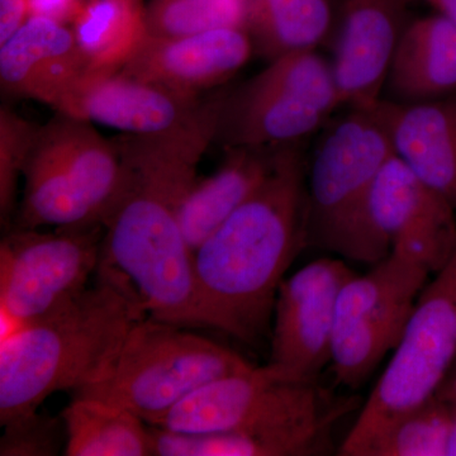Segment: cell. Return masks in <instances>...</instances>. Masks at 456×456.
<instances>
[{"mask_svg": "<svg viewBox=\"0 0 456 456\" xmlns=\"http://www.w3.org/2000/svg\"><path fill=\"white\" fill-rule=\"evenodd\" d=\"M224 107L218 93L178 128L117 140L123 178L102 220L99 268L130 285L147 316L189 329L203 325L180 208L200 158L217 139Z\"/></svg>", "mask_w": 456, "mask_h": 456, "instance_id": "cell-1", "label": "cell"}, {"mask_svg": "<svg viewBox=\"0 0 456 456\" xmlns=\"http://www.w3.org/2000/svg\"><path fill=\"white\" fill-rule=\"evenodd\" d=\"M307 170L281 147L265 182L193 254L203 329L246 345L268 332L285 273L307 241Z\"/></svg>", "mask_w": 456, "mask_h": 456, "instance_id": "cell-2", "label": "cell"}, {"mask_svg": "<svg viewBox=\"0 0 456 456\" xmlns=\"http://www.w3.org/2000/svg\"><path fill=\"white\" fill-rule=\"evenodd\" d=\"M146 312L130 285L98 268L75 301L22 325L0 346V425L38 411L57 392L82 391L103 377Z\"/></svg>", "mask_w": 456, "mask_h": 456, "instance_id": "cell-3", "label": "cell"}, {"mask_svg": "<svg viewBox=\"0 0 456 456\" xmlns=\"http://www.w3.org/2000/svg\"><path fill=\"white\" fill-rule=\"evenodd\" d=\"M393 146L379 103L351 108L317 147L307 171V241L359 263L386 259L369 226L368 206Z\"/></svg>", "mask_w": 456, "mask_h": 456, "instance_id": "cell-4", "label": "cell"}, {"mask_svg": "<svg viewBox=\"0 0 456 456\" xmlns=\"http://www.w3.org/2000/svg\"><path fill=\"white\" fill-rule=\"evenodd\" d=\"M251 367L189 327L146 316L131 327L103 377L75 395L121 406L154 426L191 393Z\"/></svg>", "mask_w": 456, "mask_h": 456, "instance_id": "cell-5", "label": "cell"}, {"mask_svg": "<svg viewBox=\"0 0 456 456\" xmlns=\"http://www.w3.org/2000/svg\"><path fill=\"white\" fill-rule=\"evenodd\" d=\"M347 410L317 380L298 379L268 362L213 380L154 426L184 434L301 431L332 428Z\"/></svg>", "mask_w": 456, "mask_h": 456, "instance_id": "cell-6", "label": "cell"}, {"mask_svg": "<svg viewBox=\"0 0 456 456\" xmlns=\"http://www.w3.org/2000/svg\"><path fill=\"white\" fill-rule=\"evenodd\" d=\"M340 454L359 449L395 417L436 395L456 359V248L448 263L425 285L415 308Z\"/></svg>", "mask_w": 456, "mask_h": 456, "instance_id": "cell-7", "label": "cell"}, {"mask_svg": "<svg viewBox=\"0 0 456 456\" xmlns=\"http://www.w3.org/2000/svg\"><path fill=\"white\" fill-rule=\"evenodd\" d=\"M340 106L332 64L314 50L285 53L228 93L217 137L226 147L293 146Z\"/></svg>", "mask_w": 456, "mask_h": 456, "instance_id": "cell-8", "label": "cell"}, {"mask_svg": "<svg viewBox=\"0 0 456 456\" xmlns=\"http://www.w3.org/2000/svg\"><path fill=\"white\" fill-rule=\"evenodd\" d=\"M430 274L391 254L345 283L336 305L330 362L338 384L359 388L397 347Z\"/></svg>", "mask_w": 456, "mask_h": 456, "instance_id": "cell-9", "label": "cell"}, {"mask_svg": "<svg viewBox=\"0 0 456 456\" xmlns=\"http://www.w3.org/2000/svg\"><path fill=\"white\" fill-rule=\"evenodd\" d=\"M102 242V224L56 232L14 228L0 244L3 312L26 325L75 301L97 274Z\"/></svg>", "mask_w": 456, "mask_h": 456, "instance_id": "cell-10", "label": "cell"}, {"mask_svg": "<svg viewBox=\"0 0 456 456\" xmlns=\"http://www.w3.org/2000/svg\"><path fill=\"white\" fill-rule=\"evenodd\" d=\"M368 218L383 257L399 255L435 274L454 254V206L395 154L375 180Z\"/></svg>", "mask_w": 456, "mask_h": 456, "instance_id": "cell-11", "label": "cell"}, {"mask_svg": "<svg viewBox=\"0 0 456 456\" xmlns=\"http://www.w3.org/2000/svg\"><path fill=\"white\" fill-rule=\"evenodd\" d=\"M355 273L342 260L312 261L285 278L273 316L270 364L301 380H317L331 362L336 305Z\"/></svg>", "mask_w": 456, "mask_h": 456, "instance_id": "cell-12", "label": "cell"}, {"mask_svg": "<svg viewBox=\"0 0 456 456\" xmlns=\"http://www.w3.org/2000/svg\"><path fill=\"white\" fill-rule=\"evenodd\" d=\"M203 103L122 71H86L57 104L59 113L127 134H156L191 121Z\"/></svg>", "mask_w": 456, "mask_h": 456, "instance_id": "cell-13", "label": "cell"}, {"mask_svg": "<svg viewBox=\"0 0 456 456\" xmlns=\"http://www.w3.org/2000/svg\"><path fill=\"white\" fill-rule=\"evenodd\" d=\"M251 53L253 41L242 28L213 29L176 38L147 35L142 46L119 71L196 97L200 90L227 82Z\"/></svg>", "mask_w": 456, "mask_h": 456, "instance_id": "cell-14", "label": "cell"}, {"mask_svg": "<svg viewBox=\"0 0 456 456\" xmlns=\"http://www.w3.org/2000/svg\"><path fill=\"white\" fill-rule=\"evenodd\" d=\"M407 0H345L332 62L342 104L371 108L382 101L387 71Z\"/></svg>", "mask_w": 456, "mask_h": 456, "instance_id": "cell-15", "label": "cell"}, {"mask_svg": "<svg viewBox=\"0 0 456 456\" xmlns=\"http://www.w3.org/2000/svg\"><path fill=\"white\" fill-rule=\"evenodd\" d=\"M86 71L73 29L50 18L29 17L0 50L3 89L55 108Z\"/></svg>", "mask_w": 456, "mask_h": 456, "instance_id": "cell-16", "label": "cell"}, {"mask_svg": "<svg viewBox=\"0 0 456 456\" xmlns=\"http://www.w3.org/2000/svg\"><path fill=\"white\" fill-rule=\"evenodd\" d=\"M393 152L456 209V94L421 102H379Z\"/></svg>", "mask_w": 456, "mask_h": 456, "instance_id": "cell-17", "label": "cell"}, {"mask_svg": "<svg viewBox=\"0 0 456 456\" xmlns=\"http://www.w3.org/2000/svg\"><path fill=\"white\" fill-rule=\"evenodd\" d=\"M397 103H421L456 94V23L419 18L404 26L393 50L386 86Z\"/></svg>", "mask_w": 456, "mask_h": 456, "instance_id": "cell-18", "label": "cell"}, {"mask_svg": "<svg viewBox=\"0 0 456 456\" xmlns=\"http://www.w3.org/2000/svg\"><path fill=\"white\" fill-rule=\"evenodd\" d=\"M227 158L208 178L197 179L180 208V224L191 253L265 182L279 149L226 147Z\"/></svg>", "mask_w": 456, "mask_h": 456, "instance_id": "cell-19", "label": "cell"}, {"mask_svg": "<svg viewBox=\"0 0 456 456\" xmlns=\"http://www.w3.org/2000/svg\"><path fill=\"white\" fill-rule=\"evenodd\" d=\"M71 184L102 224L121 187L123 167L116 143L107 142L90 122L60 113L38 131Z\"/></svg>", "mask_w": 456, "mask_h": 456, "instance_id": "cell-20", "label": "cell"}, {"mask_svg": "<svg viewBox=\"0 0 456 456\" xmlns=\"http://www.w3.org/2000/svg\"><path fill=\"white\" fill-rule=\"evenodd\" d=\"M150 426V425H149ZM332 428L184 434L150 426L158 456H310L329 452Z\"/></svg>", "mask_w": 456, "mask_h": 456, "instance_id": "cell-21", "label": "cell"}, {"mask_svg": "<svg viewBox=\"0 0 456 456\" xmlns=\"http://www.w3.org/2000/svg\"><path fill=\"white\" fill-rule=\"evenodd\" d=\"M68 456H151V431L131 411L102 399L79 397L61 413Z\"/></svg>", "mask_w": 456, "mask_h": 456, "instance_id": "cell-22", "label": "cell"}, {"mask_svg": "<svg viewBox=\"0 0 456 456\" xmlns=\"http://www.w3.org/2000/svg\"><path fill=\"white\" fill-rule=\"evenodd\" d=\"M73 32L89 71L116 73L145 42L146 17L140 2L83 0Z\"/></svg>", "mask_w": 456, "mask_h": 456, "instance_id": "cell-23", "label": "cell"}, {"mask_svg": "<svg viewBox=\"0 0 456 456\" xmlns=\"http://www.w3.org/2000/svg\"><path fill=\"white\" fill-rule=\"evenodd\" d=\"M248 16L257 44L273 59L314 51L331 27L329 0H255Z\"/></svg>", "mask_w": 456, "mask_h": 456, "instance_id": "cell-24", "label": "cell"}, {"mask_svg": "<svg viewBox=\"0 0 456 456\" xmlns=\"http://www.w3.org/2000/svg\"><path fill=\"white\" fill-rule=\"evenodd\" d=\"M452 408L436 393L380 428L356 456H448Z\"/></svg>", "mask_w": 456, "mask_h": 456, "instance_id": "cell-25", "label": "cell"}, {"mask_svg": "<svg viewBox=\"0 0 456 456\" xmlns=\"http://www.w3.org/2000/svg\"><path fill=\"white\" fill-rule=\"evenodd\" d=\"M246 0H155L145 13L152 37L176 38L220 28H241Z\"/></svg>", "mask_w": 456, "mask_h": 456, "instance_id": "cell-26", "label": "cell"}, {"mask_svg": "<svg viewBox=\"0 0 456 456\" xmlns=\"http://www.w3.org/2000/svg\"><path fill=\"white\" fill-rule=\"evenodd\" d=\"M38 128L2 108L0 113V215L8 224L16 206L17 187Z\"/></svg>", "mask_w": 456, "mask_h": 456, "instance_id": "cell-27", "label": "cell"}, {"mask_svg": "<svg viewBox=\"0 0 456 456\" xmlns=\"http://www.w3.org/2000/svg\"><path fill=\"white\" fill-rule=\"evenodd\" d=\"M0 456H53L65 452L64 421L38 411L2 425Z\"/></svg>", "mask_w": 456, "mask_h": 456, "instance_id": "cell-28", "label": "cell"}, {"mask_svg": "<svg viewBox=\"0 0 456 456\" xmlns=\"http://www.w3.org/2000/svg\"><path fill=\"white\" fill-rule=\"evenodd\" d=\"M29 17V0H0V44L4 45Z\"/></svg>", "mask_w": 456, "mask_h": 456, "instance_id": "cell-29", "label": "cell"}, {"mask_svg": "<svg viewBox=\"0 0 456 456\" xmlns=\"http://www.w3.org/2000/svg\"><path fill=\"white\" fill-rule=\"evenodd\" d=\"M82 3L83 0H29V16L71 22Z\"/></svg>", "mask_w": 456, "mask_h": 456, "instance_id": "cell-30", "label": "cell"}, {"mask_svg": "<svg viewBox=\"0 0 456 456\" xmlns=\"http://www.w3.org/2000/svg\"><path fill=\"white\" fill-rule=\"evenodd\" d=\"M436 393L445 398L452 408V432H450L448 456H456V391Z\"/></svg>", "mask_w": 456, "mask_h": 456, "instance_id": "cell-31", "label": "cell"}, {"mask_svg": "<svg viewBox=\"0 0 456 456\" xmlns=\"http://www.w3.org/2000/svg\"><path fill=\"white\" fill-rule=\"evenodd\" d=\"M437 11V14L456 23V0H422Z\"/></svg>", "mask_w": 456, "mask_h": 456, "instance_id": "cell-32", "label": "cell"}, {"mask_svg": "<svg viewBox=\"0 0 456 456\" xmlns=\"http://www.w3.org/2000/svg\"><path fill=\"white\" fill-rule=\"evenodd\" d=\"M456 391V359L452 369H450L448 375H446L445 380L441 384L439 391L437 392H452Z\"/></svg>", "mask_w": 456, "mask_h": 456, "instance_id": "cell-33", "label": "cell"}, {"mask_svg": "<svg viewBox=\"0 0 456 456\" xmlns=\"http://www.w3.org/2000/svg\"><path fill=\"white\" fill-rule=\"evenodd\" d=\"M132 2H140V0H132Z\"/></svg>", "mask_w": 456, "mask_h": 456, "instance_id": "cell-34", "label": "cell"}]
</instances>
